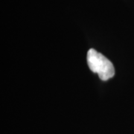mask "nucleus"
Wrapping results in <instances>:
<instances>
[{"label": "nucleus", "instance_id": "nucleus-1", "mask_svg": "<svg viewBox=\"0 0 134 134\" xmlns=\"http://www.w3.org/2000/svg\"><path fill=\"white\" fill-rule=\"evenodd\" d=\"M87 63L90 69L97 73L102 81H107L115 75V69L110 60L93 48L87 52Z\"/></svg>", "mask_w": 134, "mask_h": 134}]
</instances>
